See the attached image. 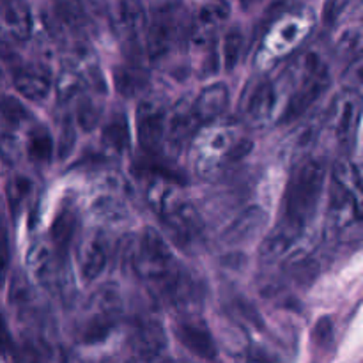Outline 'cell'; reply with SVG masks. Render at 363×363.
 Returning <instances> with one entry per match:
<instances>
[{
  "mask_svg": "<svg viewBox=\"0 0 363 363\" xmlns=\"http://www.w3.org/2000/svg\"><path fill=\"white\" fill-rule=\"evenodd\" d=\"M326 169L321 160L308 158L294 169L282 199L280 225L301 234L314 218L325 191Z\"/></svg>",
  "mask_w": 363,
  "mask_h": 363,
  "instance_id": "3957f363",
  "label": "cell"
},
{
  "mask_svg": "<svg viewBox=\"0 0 363 363\" xmlns=\"http://www.w3.org/2000/svg\"><path fill=\"white\" fill-rule=\"evenodd\" d=\"M128 257L156 300L170 305H184L191 300L194 282L158 230L145 227Z\"/></svg>",
  "mask_w": 363,
  "mask_h": 363,
  "instance_id": "6da1fadb",
  "label": "cell"
},
{
  "mask_svg": "<svg viewBox=\"0 0 363 363\" xmlns=\"http://www.w3.org/2000/svg\"><path fill=\"white\" fill-rule=\"evenodd\" d=\"M326 222L332 236L342 243L363 240V172L350 158L333 165Z\"/></svg>",
  "mask_w": 363,
  "mask_h": 363,
  "instance_id": "7a4b0ae2",
  "label": "cell"
},
{
  "mask_svg": "<svg viewBox=\"0 0 363 363\" xmlns=\"http://www.w3.org/2000/svg\"><path fill=\"white\" fill-rule=\"evenodd\" d=\"M110 23L121 39L133 43L147 30V11L140 0H121L116 9L110 11Z\"/></svg>",
  "mask_w": 363,
  "mask_h": 363,
  "instance_id": "9a60e30c",
  "label": "cell"
},
{
  "mask_svg": "<svg viewBox=\"0 0 363 363\" xmlns=\"http://www.w3.org/2000/svg\"><path fill=\"white\" fill-rule=\"evenodd\" d=\"M363 46V34L360 30H347L346 34L340 38L339 48L344 52H357L362 50Z\"/></svg>",
  "mask_w": 363,
  "mask_h": 363,
  "instance_id": "60d3db41",
  "label": "cell"
},
{
  "mask_svg": "<svg viewBox=\"0 0 363 363\" xmlns=\"http://www.w3.org/2000/svg\"><path fill=\"white\" fill-rule=\"evenodd\" d=\"M30 119V112L25 108L20 99L13 96L0 98V121L9 128H20L21 124Z\"/></svg>",
  "mask_w": 363,
  "mask_h": 363,
  "instance_id": "1f68e13d",
  "label": "cell"
},
{
  "mask_svg": "<svg viewBox=\"0 0 363 363\" xmlns=\"http://www.w3.org/2000/svg\"><path fill=\"white\" fill-rule=\"evenodd\" d=\"M89 311L92 314H101L119 321L123 314V296L119 287L116 284H103L101 287H98L89 301Z\"/></svg>",
  "mask_w": 363,
  "mask_h": 363,
  "instance_id": "4316f807",
  "label": "cell"
},
{
  "mask_svg": "<svg viewBox=\"0 0 363 363\" xmlns=\"http://www.w3.org/2000/svg\"><path fill=\"white\" fill-rule=\"evenodd\" d=\"M227 105H229V89L220 82L202 89L194 101L195 113L202 124H209L218 119L227 110Z\"/></svg>",
  "mask_w": 363,
  "mask_h": 363,
  "instance_id": "ffe728a7",
  "label": "cell"
},
{
  "mask_svg": "<svg viewBox=\"0 0 363 363\" xmlns=\"http://www.w3.org/2000/svg\"><path fill=\"white\" fill-rule=\"evenodd\" d=\"M167 117L169 110L155 99H145L138 105L137 135L138 144L144 151L156 152L167 135Z\"/></svg>",
  "mask_w": 363,
  "mask_h": 363,
  "instance_id": "8fae6325",
  "label": "cell"
},
{
  "mask_svg": "<svg viewBox=\"0 0 363 363\" xmlns=\"http://www.w3.org/2000/svg\"><path fill=\"white\" fill-rule=\"evenodd\" d=\"M174 333H176L177 340L195 357L202 358V360H215L218 357V350H216L211 332L202 321L191 318L181 319L174 326Z\"/></svg>",
  "mask_w": 363,
  "mask_h": 363,
  "instance_id": "e0dca14e",
  "label": "cell"
},
{
  "mask_svg": "<svg viewBox=\"0 0 363 363\" xmlns=\"http://www.w3.org/2000/svg\"><path fill=\"white\" fill-rule=\"evenodd\" d=\"M0 2H2V0H0Z\"/></svg>",
  "mask_w": 363,
  "mask_h": 363,
  "instance_id": "bcb514c9",
  "label": "cell"
},
{
  "mask_svg": "<svg viewBox=\"0 0 363 363\" xmlns=\"http://www.w3.org/2000/svg\"><path fill=\"white\" fill-rule=\"evenodd\" d=\"M32 190H34V184H32L30 177L27 176H13L7 181L6 197L14 218H16L21 213V209L25 208L28 197L32 195Z\"/></svg>",
  "mask_w": 363,
  "mask_h": 363,
  "instance_id": "f1b7e54d",
  "label": "cell"
},
{
  "mask_svg": "<svg viewBox=\"0 0 363 363\" xmlns=\"http://www.w3.org/2000/svg\"><path fill=\"white\" fill-rule=\"evenodd\" d=\"M266 222H268V213L261 206H248L223 230V243L229 245V247L250 243L255 236L261 234Z\"/></svg>",
  "mask_w": 363,
  "mask_h": 363,
  "instance_id": "d6986e66",
  "label": "cell"
},
{
  "mask_svg": "<svg viewBox=\"0 0 363 363\" xmlns=\"http://www.w3.org/2000/svg\"><path fill=\"white\" fill-rule=\"evenodd\" d=\"M363 113V96L353 89L344 87L335 96L328 113V126L337 147L350 152L357 142Z\"/></svg>",
  "mask_w": 363,
  "mask_h": 363,
  "instance_id": "ba28073f",
  "label": "cell"
},
{
  "mask_svg": "<svg viewBox=\"0 0 363 363\" xmlns=\"http://www.w3.org/2000/svg\"><path fill=\"white\" fill-rule=\"evenodd\" d=\"M202 124L195 113L194 103L188 99H181L169 110L167 117V135L165 142L174 152H179L188 142L197 137V128Z\"/></svg>",
  "mask_w": 363,
  "mask_h": 363,
  "instance_id": "7c38bea8",
  "label": "cell"
},
{
  "mask_svg": "<svg viewBox=\"0 0 363 363\" xmlns=\"http://www.w3.org/2000/svg\"><path fill=\"white\" fill-rule=\"evenodd\" d=\"M0 80H2V67H0Z\"/></svg>",
  "mask_w": 363,
  "mask_h": 363,
  "instance_id": "f6af8a7d",
  "label": "cell"
},
{
  "mask_svg": "<svg viewBox=\"0 0 363 363\" xmlns=\"http://www.w3.org/2000/svg\"><path fill=\"white\" fill-rule=\"evenodd\" d=\"M34 20L25 0H2L0 2V43L16 46L27 41L32 34Z\"/></svg>",
  "mask_w": 363,
  "mask_h": 363,
  "instance_id": "30bf717a",
  "label": "cell"
},
{
  "mask_svg": "<svg viewBox=\"0 0 363 363\" xmlns=\"http://www.w3.org/2000/svg\"><path fill=\"white\" fill-rule=\"evenodd\" d=\"M191 18L181 2H165L152 13L145 30V52L151 60L169 55L183 39L190 38Z\"/></svg>",
  "mask_w": 363,
  "mask_h": 363,
  "instance_id": "8992f818",
  "label": "cell"
},
{
  "mask_svg": "<svg viewBox=\"0 0 363 363\" xmlns=\"http://www.w3.org/2000/svg\"><path fill=\"white\" fill-rule=\"evenodd\" d=\"M301 69H303V74H301L300 84L296 85V91L293 92L284 108V113L280 116L282 123H291L303 116L330 87L328 67L319 59V55L308 53L303 59Z\"/></svg>",
  "mask_w": 363,
  "mask_h": 363,
  "instance_id": "52a82bcc",
  "label": "cell"
},
{
  "mask_svg": "<svg viewBox=\"0 0 363 363\" xmlns=\"http://www.w3.org/2000/svg\"><path fill=\"white\" fill-rule=\"evenodd\" d=\"M333 342V323L332 318L325 315L319 318L318 323L312 328V344L318 350H328Z\"/></svg>",
  "mask_w": 363,
  "mask_h": 363,
  "instance_id": "e575fe53",
  "label": "cell"
},
{
  "mask_svg": "<svg viewBox=\"0 0 363 363\" xmlns=\"http://www.w3.org/2000/svg\"><path fill=\"white\" fill-rule=\"evenodd\" d=\"M82 11L85 13V16L89 18L91 23H94L96 20H103V18H110V7L106 4V0H78Z\"/></svg>",
  "mask_w": 363,
  "mask_h": 363,
  "instance_id": "f35d334b",
  "label": "cell"
},
{
  "mask_svg": "<svg viewBox=\"0 0 363 363\" xmlns=\"http://www.w3.org/2000/svg\"><path fill=\"white\" fill-rule=\"evenodd\" d=\"M53 152H55V140L52 133L45 126L32 128L27 140V155L30 162L45 165L52 160Z\"/></svg>",
  "mask_w": 363,
  "mask_h": 363,
  "instance_id": "83f0119b",
  "label": "cell"
},
{
  "mask_svg": "<svg viewBox=\"0 0 363 363\" xmlns=\"http://www.w3.org/2000/svg\"><path fill=\"white\" fill-rule=\"evenodd\" d=\"M252 147L254 144L248 138H241L230 126L208 128L194 145L195 170L202 177H213L222 172L223 167L250 155Z\"/></svg>",
  "mask_w": 363,
  "mask_h": 363,
  "instance_id": "5b68a950",
  "label": "cell"
},
{
  "mask_svg": "<svg viewBox=\"0 0 363 363\" xmlns=\"http://www.w3.org/2000/svg\"><path fill=\"white\" fill-rule=\"evenodd\" d=\"M74 142H77V131H74V124L71 121V117H66L60 124L59 130V137H57L55 142V151L59 160L67 158L71 155L74 147Z\"/></svg>",
  "mask_w": 363,
  "mask_h": 363,
  "instance_id": "836d02e7",
  "label": "cell"
},
{
  "mask_svg": "<svg viewBox=\"0 0 363 363\" xmlns=\"http://www.w3.org/2000/svg\"><path fill=\"white\" fill-rule=\"evenodd\" d=\"M243 45L245 38L241 28L230 27L225 32L222 41V62L227 71H233L236 67V64L240 62L241 53H243Z\"/></svg>",
  "mask_w": 363,
  "mask_h": 363,
  "instance_id": "4dcf8cb0",
  "label": "cell"
},
{
  "mask_svg": "<svg viewBox=\"0 0 363 363\" xmlns=\"http://www.w3.org/2000/svg\"><path fill=\"white\" fill-rule=\"evenodd\" d=\"M89 85V77L82 67H78L77 64L69 62L60 69L59 77L55 82V94L59 99L60 105L64 103L73 101L74 98L84 94V91Z\"/></svg>",
  "mask_w": 363,
  "mask_h": 363,
  "instance_id": "cb8c5ba5",
  "label": "cell"
},
{
  "mask_svg": "<svg viewBox=\"0 0 363 363\" xmlns=\"http://www.w3.org/2000/svg\"><path fill=\"white\" fill-rule=\"evenodd\" d=\"M147 201L167 229L179 243H190L204 229V222L194 202L183 194L176 179L155 176L147 188Z\"/></svg>",
  "mask_w": 363,
  "mask_h": 363,
  "instance_id": "277c9868",
  "label": "cell"
},
{
  "mask_svg": "<svg viewBox=\"0 0 363 363\" xmlns=\"http://www.w3.org/2000/svg\"><path fill=\"white\" fill-rule=\"evenodd\" d=\"M77 225L78 218L74 209L71 206H62L53 218L52 229H50V240L62 257H66L67 248H69L74 233H77Z\"/></svg>",
  "mask_w": 363,
  "mask_h": 363,
  "instance_id": "484cf974",
  "label": "cell"
},
{
  "mask_svg": "<svg viewBox=\"0 0 363 363\" xmlns=\"http://www.w3.org/2000/svg\"><path fill=\"white\" fill-rule=\"evenodd\" d=\"M277 105V89L269 78H257L245 87L241 96V113L252 123H262L272 116Z\"/></svg>",
  "mask_w": 363,
  "mask_h": 363,
  "instance_id": "4fadbf2b",
  "label": "cell"
},
{
  "mask_svg": "<svg viewBox=\"0 0 363 363\" xmlns=\"http://www.w3.org/2000/svg\"><path fill=\"white\" fill-rule=\"evenodd\" d=\"M108 252L101 234L91 233L82 238L77 248V264L82 280L87 284L94 282L106 268Z\"/></svg>",
  "mask_w": 363,
  "mask_h": 363,
  "instance_id": "ac0fdd59",
  "label": "cell"
},
{
  "mask_svg": "<svg viewBox=\"0 0 363 363\" xmlns=\"http://www.w3.org/2000/svg\"><path fill=\"white\" fill-rule=\"evenodd\" d=\"M229 13V4L225 0H208L206 4H202L195 18H191V41L197 46L209 45L211 38H215L216 30L227 21Z\"/></svg>",
  "mask_w": 363,
  "mask_h": 363,
  "instance_id": "2e32d148",
  "label": "cell"
},
{
  "mask_svg": "<svg viewBox=\"0 0 363 363\" xmlns=\"http://www.w3.org/2000/svg\"><path fill=\"white\" fill-rule=\"evenodd\" d=\"M344 87L353 89L363 96V53L357 55L344 71Z\"/></svg>",
  "mask_w": 363,
  "mask_h": 363,
  "instance_id": "74e56055",
  "label": "cell"
},
{
  "mask_svg": "<svg viewBox=\"0 0 363 363\" xmlns=\"http://www.w3.org/2000/svg\"><path fill=\"white\" fill-rule=\"evenodd\" d=\"M350 0H326L323 6V23L332 27L347 7Z\"/></svg>",
  "mask_w": 363,
  "mask_h": 363,
  "instance_id": "ab89813d",
  "label": "cell"
},
{
  "mask_svg": "<svg viewBox=\"0 0 363 363\" xmlns=\"http://www.w3.org/2000/svg\"><path fill=\"white\" fill-rule=\"evenodd\" d=\"M117 319L106 318V315L101 314H92L89 315L87 323L84 325L80 332V339L82 342L85 344H99L106 339V337L112 333V330L116 328Z\"/></svg>",
  "mask_w": 363,
  "mask_h": 363,
  "instance_id": "f546056e",
  "label": "cell"
},
{
  "mask_svg": "<svg viewBox=\"0 0 363 363\" xmlns=\"http://www.w3.org/2000/svg\"><path fill=\"white\" fill-rule=\"evenodd\" d=\"M240 2H241V6L245 7V9H248V7L255 6V4H259L261 0H240Z\"/></svg>",
  "mask_w": 363,
  "mask_h": 363,
  "instance_id": "ee69618b",
  "label": "cell"
},
{
  "mask_svg": "<svg viewBox=\"0 0 363 363\" xmlns=\"http://www.w3.org/2000/svg\"><path fill=\"white\" fill-rule=\"evenodd\" d=\"M123 195V191L103 188L91 202L92 216L103 223H123L128 218V204Z\"/></svg>",
  "mask_w": 363,
  "mask_h": 363,
  "instance_id": "44dd1931",
  "label": "cell"
},
{
  "mask_svg": "<svg viewBox=\"0 0 363 363\" xmlns=\"http://www.w3.org/2000/svg\"><path fill=\"white\" fill-rule=\"evenodd\" d=\"M66 257L59 254L52 240H39L30 247L27 254V266L39 286L45 287L52 294H66V269H64Z\"/></svg>",
  "mask_w": 363,
  "mask_h": 363,
  "instance_id": "9c48e42d",
  "label": "cell"
},
{
  "mask_svg": "<svg viewBox=\"0 0 363 363\" xmlns=\"http://www.w3.org/2000/svg\"><path fill=\"white\" fill-rule=\"evenodd\" d=\"M238 311H240L241 318L247 319L250 325H254V328H262V318L259 315V312L255 311L254 307H252L250 303H247V301L240 300L238 301Z\"/></svg>",
  "mask_w": 363,
  "mask_h": 363,
  "instance_id": "b9f144b4",
  "label": "cell"
},
{
  "mask_svg": "<svg viewBox=\"0 0 363 363\" xmlns=\"http://www.w3.org/2000/svg\"><path fill=\"white\" fill-rule=\"evenodd\" d=\"M74 119L80 130L84 131H92L98 126L99 119H101V106L91 98V96L82 94L80 101L77 105V113H74Z\"/></svg>",
  "mask_w": 363,
  "mask_h": 363,
  "instance_id": "d6a6232c",
  "label": "cell"
},
{
  "mask_svg": "<svg viewBox=\"0 0 363 363\" xmlns=\"http://www.w3.org/2000/svg\"><path fill=\"white\" fill-rule=\"evenodd\" d=\"M11 261V243H9V230H7L6 215L2 209V201H0V282H4L7 268Z\"/></svg>",
  "mask_w": 363,
  "mask_h": 363,
  "instance_id": "d590c367",
  "label": "cell"
},
{
  "mask_svg": "<svg viewBox=\"0 0 363 363\" xmlns=\"http://www.w3.org/2000/svg\"><path fill=\"white\" fill-rule=\"evenodd\" d=\"M169 346L167 332L158 319L144 318L135 325L131 333V351L140 360H156Z\"/></svg>",
  "mask_w": 363,
  "mask_h": 363,
  "instance_id": "5bb4252c",
  "label": "cell"
},
{
  "mask_svg": "<svg viewBox=\"0 0 363 363\" xmlns=\"http://www.w3.org/2000/svg\"><path fill=\"white\" fill-rule=\"evenodd\" d=\"M18 160V144L11 135H0V174L9 172Z\"/></svg>",
  "mask_w": 363,
  "mask_h": 363,
  "instance_id": "8d00e7d4",
  "label": "cell"
},
{
  "mask_svg": "<svg viewBox=\"0 0 363 363\" xmlns=\"http://www.w3.org/2000/svg\"><path fill=\"white\" fill-rule=\"evenodd\" d=\"M9 351H13V339H11L6 321H4L2 314H0V354H6Z\"/></svg>",
  "mask_w": 363,
  "mask_h": 363,
  "instance_id": "7bdbcfd3",
  "label": "cell"
},
{
  "mask_svg": "<svg viewBox=\"0 0 363 363\" xmlns=\"http://www.w3.org/2000/svg\"><path fill=\"white\" fill-rule=\"evenodd\" d=\"M130 124L123 112H116L101 130V145L105 151L116 156L126 155L130 149Z\"/></svg>",
  "mask_w": 363,
  "mask_h": 363,
  "instance_id": "603a6c76",
  "label": "cell"
},
{
  "mask_svg": "<svg viewBox=\"0 0 363 363\" xmlns=\"http://www.w3.org/2000/svg\"><path fill=\"white\" fill-rule=\"evenodd\" d=\"M149 84V74L140 64H119L113 69V87L124 98H133L140 94Z\"/></svg>",
  "mask_w": 363,
  "mask_h": 363,
  "instance_id": "d4e9b609",
  "label": "cell"
},
{
  "mask_svg": "<svg viewBox=\"0 0 363 363\" xmlns=\"http://www.w3.org/2000/svg\"><path fill=\"white\" fill-rule=\"evenodd\" d=\"M14 87L30 101H45L52 91V80L45 69L39 67H23L14 77Z\"/></svg>",
  "mask_w": 363,
  "mask_h": 363,
  "instance_id": "7402d4cb",
  "label": "cell"
}]
</instances>
